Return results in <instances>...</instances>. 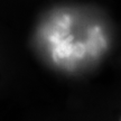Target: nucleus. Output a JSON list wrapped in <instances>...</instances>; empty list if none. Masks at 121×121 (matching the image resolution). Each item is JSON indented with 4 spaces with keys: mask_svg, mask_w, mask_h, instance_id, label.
<instances>
[{
    "mask_svg": "<svg viewBox=\"0 0 121 121\" xmlns=\"http://www.w3.org/2000/svg\"><path fill=\"white\" fill-rule=\"evenodd\" d=\"M119 121H121V116H120V118H119Z\"/></svg>",
    "mask_w": 121,
    "mask_h": 121,
    "instance_id": "obj_1",
    "label": "nucleus"
}]
</instances>
